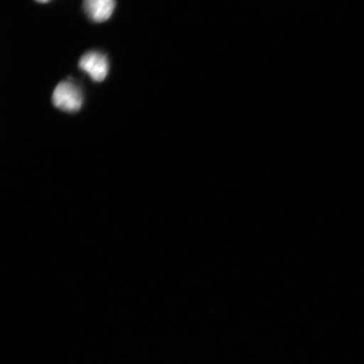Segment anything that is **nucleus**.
<instances>
[{"label": "nucleus", "instance_id": "obj_1", "mask_svg": "<svg viewBox=\"0 0 364 364\" xmlns=\"http://www.w3.org/2000/svg\"><path fill=\"white\" fill-rule=\"evenodd\" d=\"M53 104L63 112H79L83 105L84 95L82 90L74 81L68 80L60 82L53 91Z\"/></svg>", "mask_w": 364, "mask_h": 364}, {"label": "nucleus", "instance_id": "obj_2", "mask_svg": "<svg viewBox=\"0 0 364 364\" xmlns=\"http://www.w3.org/2000/svg\"><path fill=\"white\" fill-rule=\"evenodd\" d=\"M80 70L86 73L94 82H102L107 78L109 62L107 55L98 51H90L80 59Z\"/></svg>", "mask_w": 364, "mask_h": 364}, {"label": "nucleus", "instance_id": "obj_3", "mask_svg": "<svg viewBox=\"0 0 364 364\" xmlns=\"http://www.w3.org/2000/svg\"><path fill=\"white\" fill-rule=\"evenodd\" d=\"M84 11L94 22L102 23L110 19L116 7V0H84Z\"/></svg>", "mask_w": 364, "mask_h": 364}, {"label": "nucleus", "instance_id": "obj_4", "mask_svg": "<svg viewBox=\"0 0 364 364\" xmlns=\"http://www.w3.org/2000/svg\"><path fill=\"white\" fill-rule=\"evenodd\" d=\"M36 1L41 3V4H45V3H48L49 1H51V0H36Z\"/></svg>", "mask_w": 364, "mask_h": 364}]
</instances>
